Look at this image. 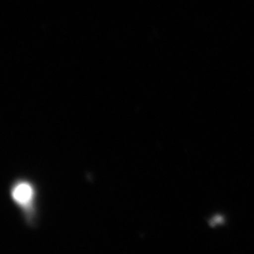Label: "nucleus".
Masks as SVG:
<instances>
[{
    "mask_svg": "<svg viewBox=\"0 0 254 254\" xmlns=\"http://www.w3.org/2000/svg\"><path fill=\"white\" fill-rule=\"evenodd\" d=\"M33 197V190L27 184L16 186L13 190V198L19 204H28Z\"/></svg>",
    "mask_w": 254,
    "mask_h": 254,
    "instance_id": "1",
    "label": "nucleus"
}]
</instances>
